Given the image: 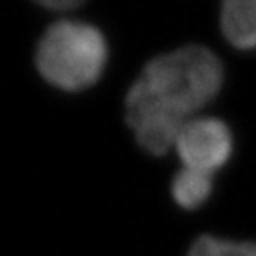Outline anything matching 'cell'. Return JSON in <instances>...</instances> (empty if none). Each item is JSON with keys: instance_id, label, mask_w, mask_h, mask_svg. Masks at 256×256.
Listing matches in <instances>:
<instances>
[{"instance_id": "cell-4", "label": "cell", "mask_w": 256, "mask_h": 256, "mask_svg": "<svg viewBox=\"0 0 256 256\" xmlns=\"http://www.w3.org/2000/svg\"><path fill=\"white\" fill-rule=\"evenodd\" d=\"M216 188V175L190 166H178L170 182L172 200L180 210L196 213L212 200Z\"/></svg>"}, {"instance_id": "cell-5", "label": "cell", "mask_w": 256, "mask_h": 256, "mask_svg": "<svg viewBox=\"0 0 256 256\" xmlns=\"http://www.w3.org/2000/svg\"><path fill=\"white\" fill-rule=\"evenodd\" d=\"M222 30L233 47L256 48V0H223Z\"/></svg>"}, {"instance_id": "cell-1", "label": "cell", "mask_w": 256, "mask_h": 256, "mask_svg": "<svg viewBox=\"0 0 256 256\" xmlns=\"http://www.w3.org/2000/svg\"><path fill=\"white\" fill-rule=\"evenodd\" d=\"M223 84V64L206 47L188 45L152 58L122 102L125 124L142 152L170 156L182 126L204 114Z\"/></svg>"}, {"instance_id": "cell-7", "label": "cell", "mask_w": 256, "mask_h": 256, "mask_svg": "<svg viewBox=\"0 0 256 256\" xmlns=\"http://www.w3.org/2000/svg\"><path fill=\"white\" fill-rule=\"evenodd\" d=\"M37 4H40L42 7L45 8H50V10H74L76 8L78 5L84 4V0H35Z\"/></svg>"}, {"instance_id": "cell-6", "label": "cell", "mask_w": 256, "mask_h": 256, "mask_svg": "<svg viewBox=\"0 0 256 256\" xmlns=\"http://www.w3.org/2000/svg\"><path fill=\"white\" fill-rule=\"evenodd\" d=\"M186 256H256V242L203 233L192 243Z\"/></svg>"}, {"instance_id": "cell-2", "label": "cell", "mask_w": 256, "mask_h": 256, "mask_svg": "<svg viewBox=\"0 0 256 256\" xmlns=\"http://www.w3.org/2000/svg\"><path fill=\"white\" fill-rule=\"evenodd\" d=\"M108 62V47L96 27L58 20L45 30L35 50V66L54 88L78 94L98 84Z\"/></svg>"}, {"instance_id": "cell-3", "label": "cell", "mask_w": 256, "mask_h": 256, "mask_svg": "<svg viewBox=\"0 0 256 256\" xmlns=\"http://www.w3.org/2000/svg\"><path fill=\"white\" fill-rule=\"evenodd\" d=\"M236 138L223 116L202 114L186 122L178 132L173 155L182 166L218 175L232 162Z\"/></svg>"}]
</instances>
